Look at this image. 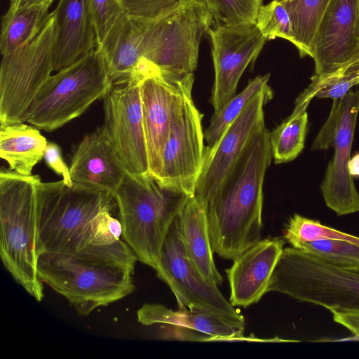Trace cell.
Segmentation results:
<instances>
[{"mask_svg":"<svg viewBox=\"0 0 359 359\" xmlns=\"http://www.w3.org/2000/svg\"><path fill=\"white\" fill-rule=\"evenodd\" d=\"M47 143L39 128L24 122L0 125V156L10 170L20 175H32L43 158Z\"/></svg>","mask_w":359,"mask_h":359,"instance_id":"cell-24","label":"cell"},{"mask_svg":"<svg viewBox=\"0 0 359 359\" xmlns=\"http://www.w3.org/2000/svg\"><path fill=\"white\" fill-rule=\"evenodd\" d=\"M158 336L163 340L217 341L215 337L196 330L172 324H160Z\"/></svg>","mask_w":359,"mask_h":359,"instance_id":"cell-36","label":"cell"},{"mask_svg":"<svg viewBox=\"0 0 359 359\" xmlns=\"http://www.w3.org/2000/svg\"><path fill=\"white\" fill-rule=\"evenodd\" d=\"M285 241L280 238L260 240L233 260L226 269L233 306L247 308L267 292L270 280L281 257Z\"/></svg>","mask_w":359,"mask_h":359,"instance_id":"cell-17","label":"cell"},{"mask_svg":"<svg viewBox=\"0 0 359 359\" xmlns=\"http://www.w3.org/2000/svg\"><path fill=\"white\" fill-rule=\"evenodd\" d=\"M266 126L255 132L206 205L212 248L234 260L261 240L263 184L273 154Z\"/></svg>","mask_w":359,"mask_h":359,"instance_id":"cell-2","label":"cell"},{"mask_svg":"<svg viewBox=\"0 0 359 359\" xmlns=\"http://www.w3.org/2000/svg\"><path fill=\"white\" fill-rule=\"evenodd\" d=\"M194 76L182 80L175 95L158 182L194 196L205 146L202 114L191 91Z\"/></svg>","mask_w":359,"mask_h":359,"instance_id":"cell-11","label":"cell"},{"mask_svg":"<svg viewBox=\"0 0 359 359\" xmlns=\"http://www.w3.org/2000/svg\"><path fill=\"white\" fill-rule=\"evenodd\" d=\"M270 74L259 75L250 81L247 86L232 97L219 110L215 111L208 127L204 132L205 147H212L219 140L225 129L241 114L248 102L258 92L268 85Z\"/></svg>","mask_w":359,"mask_h":359,"instance_id":"cell-28","label":"cell"},{"mask_svg":"<svg viewBox=\"0 0 359 359\" xmlns=\"http://www.w3.org/2000/svg\"><path fill=\"white\" fill-rule=\"evenodd\" d=\"M215 25L255 22L262 0H205Z\"/></svg>","mask_w":359,"mask_h":359,"instance_id":"cell-31","label":"cell"},{"mask_svg":"<svg viewBox=\"0 0 359 359\" xmlns=\"http://www.w3.org/2000/svg\"><path fill=\"white\" fill-rule=\"evenodd\" d=\"M326 309H359V267L329 263L284 248L267 289Z\"/></svg>","mask_w":359,"mask_h":359,"instance_id":"cell-7","label":"cell"},{"mask_svg":"<svg viewBox=\"0 0 359 359\" xmlns=\"http://www.w3.org/2000/svg\"><path fill=\"white\" fill-rule=\"evenodd\" d=\"M36 267L43 283L82 316L123 299L135 288L134 273L128 269L72 255L43 252L37 256Z\"/></svg>","mask_w":359,"mask_h":359,"instance_id":"cell-6","label":"cell"},{"mask_svg":"<svg viewBox=\"0 0 359 359\" xmlns=\"http://www.w3.org/2000/svg\"><path fill=\"white\" fill-rule=\"evenodd\" d=\"M275 1H278V2H283V1H285V0H275Z\"/></svg>","mask_w":359,"mask_h":359,"instance_id":"cell-42","label":"cell"},{"mask_svg":"<svg viewBox=\"0 0 359 359\" xmlns=\"http://www.w3.org/2000/svg\"><path fill=\"white\" fill-rule=\"evenodd\" d=\"M348 170L352 177H359V153L355 154L349 160Z\"/></svg>","mask_w":359,"mask_h":359,"instance_id":"cell-40","label":"cell"},{"mask_svg":"<svg viewBox=\"0 0 359 359\" xmlns=\"http://www.w3.org/2000/svg\"><path fill=\"white\" fill-rule=\"evenodd\" d=\"M43 158L47 165L55 172L61 175L67 185H72L69 167L65 163L60 146L55 142H48L44 151Z\"/></svg>","mask_w":359,"mask_h":359,"instance_id":"cell-37","label":"cell"},{"mask_svg":"<svg viewBox=\"0 0 359 359\" xmlns=\"http://www.w3.org/2000/svg\"><path fill=\"white\" fill-rule=\"evenodd\" d=\"M205 1V0H204Z\"/></svg>","mask_w":359,"mask_h":359,"instance_id":"cell-44","label":"cell"},{"mask_svg":"<svg viewBox=\"0 0 359 359\" xmlns=\"http://www.w3.org/2000/svg\"><path fill=\"white\" fill-rule=\"evenodd\" d=\"M298 250L337 266L359 267V245L355 243L339 240H321L305 243Z\"/></svg>","mask_w":359,"mask_h":359,"instance_id":"cell-33","label":"cell"},{"mask_svg":"<svg viewBox=\"0 0 359 359\" xmlns=\"http://www.w3.org/2000/svg\"><path fill=\"white\" fill-rule=\"evenodd\" d=\"M69 172L74 182L112 196L128 173L103 128L83 137L72 158Z\"/></svg>","mask_w":359,"mask_h":359,"instance_id":"cell-19","label":"cell"},{"mask_svg":"<svg viewBox=\"0 0 359 359\" xmlns=\"http://www.w3.org/2000/svg\"><path fill=\"white\" fill-rule=\"evenodd\" d=\"M284 239L298 249L302 244L321 240L345 241L359 245V237L323 225L318 220L294 214L289 218L283 231Z\"/></svg>","mask_w":359,"mask_h":359,"instance_id":"cell-29","label":"cell"},{"mask_svg":"<svg viewBox=\"0 0 359 359\" xmlns=\"http://www.w3.org/2000/svg\"><path fill=\"white\" fill-rule=\"evenodd\" d=\"M184 0H121L126 15L132 18L151 21L179 6Z\"/></svg>","mask_w":359,"mask_h":359,"instance_id":"cell-35","label":"cell"},{"mask_svg":"<svg viewBox=\"0 0 359 359\" xmlns=\"http://www.w3.org/2000/svg\"><path fill=\"white\" fill-rule=\"evenodd\" d=\"M255 24L266 40L279 37L294 45L292 21L283 2L272 0L268 4L262 5L258 12Z\"/></svg>","mask_w":359,"mask_h":359,"instance_id":"cell-32","label":"cell"},{"mask_svg":"<svg viewBox=\"0 0 359 359\" xmlns=\"http://www.w3.org/2000/svg\"><path fill=\"white\" fill-rule=\"evenodd\" d=\"M113 87L102 50L96 48L50 75L25 115V122L48 132L80 116Z\"/></svg>","mask_w":359,"mask_h":359,"instance_id":"cell-5","label":"cell"},{"mask_svg":"<svg viewBox=\"0 0 359 359\" xmlns=\"http://www.w3.org/2000/svg\"><path fill=\"white\" fill-rule=\"evenodd\" d=\"M358 51V0H330L311 45L314 75L330 74L357 62Z\"/></svg>","mask_w":359,"mask_h":359,"instance_id":"cell-16","label":"cell"},{"mask_svg":"<svg viewBox=\"0 0 359 359\" xmlns=\"http://www.w3.org/2000/svg\"><path fill=\"white\" fill-rule=\"evenodd\" d=\"M305 89L312 97L340 99L349 93L354 86L359 85V63L341 69L330 74L313 76Z\"/></svg>","mask_w":359,"mask_h":359,"instance_id":"cell-30","label":"cell"},{"mask_svg":"<svg viewBox=\"0 0 359 359\" xmlns=\"http://www.w3.org/2000/svg\"><path fill=\"white\" fill-rule=\"evenodd\" d=\"M176 222L185 252L193 266L206 281L220 285L223 278L213 259L205 204L194 196L190 197Z\"/></svg>","mask_w":359,"mask_h":359,"instance_id":"cell-22","label":"cell"},{"mask_svg":"<svg viewBox=\"0 0 359 359\" xmlns=\"http://www.w3.org/2000/svg\"><path fill=\"white\" fill-rule=\"evenodd\" d=\"M47 5L8 8L1 19L0 50L10 54L32 41L40 32L49 16Z\"/></svg>","mask_w":359,"mask_h":359,"instance_id":"cell-25","label":"cell"},{"mask_svg":"<svg viewBox=\"0 0 359 359\" xmlns=\"http://www.w3.org/2000/svg\"><path fill=\"white\" fill-rule=\"evenodd\" d=\"M155 271L174 294L178 309L210 313L244 332L243 316L225 299L217 285L203 279L191 264L180 236L176 219L165 239Z\"/></svg>","mask_w":359,"mask_h":359,"instance_id":"cell-12","label":"cell"},{"mask_svg":"<svg viewBox=\"0 0 359 359\" xmlns=\"http://www.w3.org/2000/svg\"><path fill=\"white\" fill-rule=\"evenodd\" d=\"M208 34L215 72L210 102L217 111L236 95L241 76L255 61L266 39L255 22L215 25Z\"/></svg>","mask_w":359,"mask_h":359,"instance_id":"cell-15","label":"cell"},{"mask_svg":"<svg viewBox=\"0 0 359 359\" xmlns=\"http://www.w3.org/2000/svg\"><path fill=\"white\" fill-rule=\"evenodd\" d=\"M38 175L0 172V255L15 281L38 302L43 283L35 252L36 187Z\"/></svg>","mask_w":359,"mask_h":359,"instance_id":"cell-4","label":"cell"},{"mask_svg":"<svg viewBox=\"0 0 359 359\" xmlns=\"http://www.w3.org/2000/svg\"><path fill=\"white\" fill-rule=\"evenodd\" d=\"M137 321L143 325L172 324L184 326L213 336L217 341H262L246 337L229 322L210 313L190 309L173 311L157 303H146L137 311Z\"/></svg>","mask_w":359,"mask_h":359,"instance_id":"cell-23","label":"cell"},{"mask_svg":"<svg viewBox=\"0 0 359 359\" xmlns=\"http://www.w3.org/2000/svg\"><path fill=\"white\" fill-rule=\"evenodd\" d=\"M358 4H359V0H358Z\"/></svg>","mask_w":359,"mask_h":359,"instance_id":"cell-43","label":"cell"},{"mask_svg":"<svg viewBox=\"0 0 359 359\" xmlns=\"http://www.w3.org/2000/svg\"><path fill=\"white\" fill-rule=\"evenodd\" d=\"M54 11V71L57 72L94 50L97 40L88 0H59Z\"/></svg>","mask_w":359,"mask_h":359,"instance_id":"cell-20","label":"cell"},{"mask_svg":"<svg viewBox=\"0 0 359 359\" xmlns=\"http://www.w3.org/2000/svg\"><path fill=\"white\" fill-rule=\"evenodd\" d=\"M187 77L171 81L158 73L145 77L140 83L149 172L158 181L175 95L180 83Z\"/></svg>","mask_w":359,"mask_h":359,"instance_id":"cell-18","label":"cell"},{"mask_svg":"<svg viewBox=\"0 0 359 359\" xmlns=\"http://www.w3.org/2000/svg\"><path fill=\"white\" fill-rule=\"evenodd\" d=\"M359 112V89L333 100L329 116L311 149L334 147L320 190L326 205L339 216L359 212V194L348 170Z\"/></svg>","mask_w":359,"mask_h":359,"instance_id":"cell-10","label":"cell"},{"mask_svg":"<svg viewBox=\"0 0 359 359\" xmlns=\"http://www.w3.org/2000/svg\"><path fill=\"white\" fill-rule=\"evenodd\" d=\"M335 323L341 325L353 334H359V309L330 311Z\"/></svg>","mask_w":359,"mask_h":359,"instance_id":"cell-38","label":"cell"},{"mask_svg":"<svg viewBox=\"0 0 359 359\" xmlns=\"http://www.w3.org/2000/svg\"><path fill=\"white\" fill-rule=\"evenodd\" d=\"M357 62L359 63V51H358V55H357Z\"/></svg>","mask_w":359,"mask_h":359,"instance_id":"cell-41","label":"cell"},{"mask_svg":"<svg viewBox=\"0 0 359 359\" xmlns=\"http://www.w3.org/2000/svg\"><path fill=\"white\" fill-rule=\"evenodd\" d=\"M54 0H10L8 8H16L32 5H47L50 6Z\"/></svg>","mask_w":359,"mask_h":359,"instance_id":"cell-39","label":"cell"},{"mask_svg":"<svg viewBox=\"0 0 359 359\" xmlns=\"http://www.w3.org/2000/svg\"><path fill=\"white\" fill-rule=\"evenodd\" d=\"M88 2L97 47L126 13L121 0H88Z\"/></svg>","mask_w":359,"mask_h":359,"instance_id":"cell-34","label":"cell"},{"mask_svg":"<svg viewBox=\"0 0 359 359\" xmlns=\"http://www.w3.org/2000/svg\"><path fill=\"white\" fill-rule=\"evenodd\" d=\"M269 85L248 102L217 142L205 147L201 170L194 196L205 205L215 195L252 135L265 126L264 106L272 99Z\"/></svg>","mask_w":359,"mask_h":359,"instance_id":"cell-14","label":"cell"},{"mask_svg":"<svg viewBox=\"0 0 359 359\" xmlns=\"http://www.w3.org/2000/svg\"><path fill=\"white\" fill-rule=\"evenodd\" d=\"M213 23L204 0H184L172 10L147 22L143 58L170 80L194 74L201 39Z\"/></svg>","mask_w":359,"mask_h":359,"instance_id":"cell-8","label":"cell"},{"mask_svg":"<svg viewBox=\"0 0 359 359\" xmlns=\"http://www.w3.org/2000/svg\"><path fill=\"white\" fill-rule=\"evenodd\" d=\"M311 100L304 90L297 97L290 116L270 132V143L276 163L294 160L304 149L309 123L306 109Z\"/></svg>","mask_w":359,"mask_h":359,"instance_id":"cell-26","label":"cell"},{"mask_svg":"<svg viewBox=\"0 0 359 359\" xmlns=\"http://www.w3.org/2000/svg\"><path fill=\"white\" fill-rule=\"evenodd\" d=\"M132 79L113 86L103 98L107 138L126 170L130 175L149 172L142 120L140 83Z\"/></svg>","mask_w":359,"mask_h":359,"instance_id":"cell-13","label":"cell"},{"mask_svg":"<svg viewBox=\"0 0 359 359\" xmlns=\"http://www.w3.org/2000/svg\"><path fill=\"white\" fill-rule=\"evenodd\" d=\"M114 196L63 180L36 187L35 252L65 254L133 273L137 257L123 240Z\"/></svg>","mask_w":359,"mask_h":359,"instance_id":"cell-1","label":"cell"},{"mask_svg":"<svg viewBox=\"0 0 359 359\" xmlns=\"http://www.w3.org/2000/svg\"><path fill=\"white\" fill-rule=\"evenodd\" d=\"M56 16L50 13L29 43L2 55L0 67V125L25 122L35 95L54 71Z\"/></svg>","mask_w":359,"mask_h":359,"instance_id":"cell-9","label":"cell"},{"mask_svg":"<svg viewBox=\"0 0 359 359\" xmlns=\"http://www.w3.org/2000/svg\"><path fill=\"white\" fill-rule=\"evenodd\" d=\"M148 21L123 15L97 46L105 58L113 86L126 83L143 58V41Z\"/></svg>","mask_w":359,"mask_h":359,"instance_id":"cell-21","label":"cell"},{"mask_svg":"<svg viewBox=\"0 0 359 359\" xmlns=\"http://www.w3.org/2000/svg\"><path fill=\"white\" fill-rule=\"evenodd\" d=\"M330 0H285L294 34V46L302 57H311V45L322 15Z\"/></svg>","mask_w":359,"mask_h":359,"instance_id":"cell-27","label":"cell"},{"mask_svg":"<svg viewBox=\"0 0 359 359\" xmlns=\"http://www.w3.org/2000/svg\"><path fill=\"white\" fill-rule=\"evenodd\" d=\"M114 197L123 240L138 261L156 270L167 234L191 196L149 173H127Z\"/></svg>","mask_w":359,"mask_h":359,"instance_id":"cell-3","label":"cell"}]
</instances>
